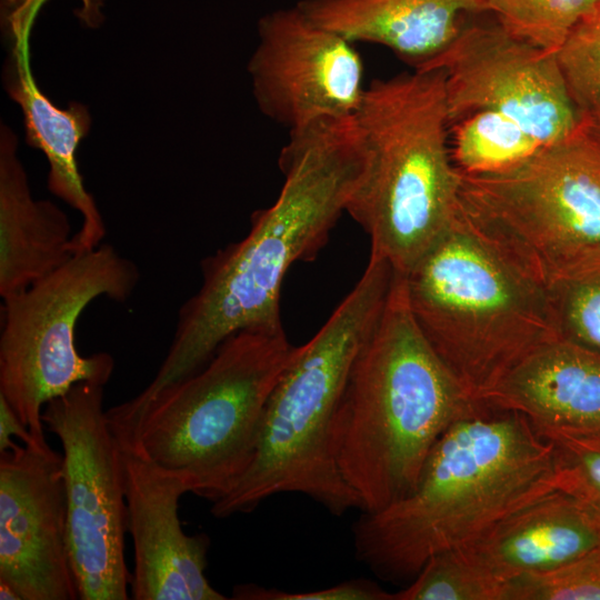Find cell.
I'll return each instance as SVG.
<instances>
[{
	"label": "cell",
	"instance_id": "1",
	"mask_svg": "<svg viewBox=\"0 0 600 600\" xmlns=\"http://www.w3.org/2000/svg\"><path fill=\"white\" fill-rule=\"evenodd\" d=\"M367 161L354 116L289 131L279 154L284 182L278 198L253 213L244 238L202 260L201 287L179 309L167 356L139 400L202 368L237 332L282 327L280 296L288 269L311 260L326 244Z\"/></svg>",
	"mask_w": 600,
	"mask_h": 600
},
{
	"label": "cell",
	"instance_id": "2",
	"mask_svg": "<svg viewBox=\"0 0 600 600\" xmlns=\"http://www.w3.org/2000/svg\"><path fill=\"white\" fill-rule=\"evenodd\" d=\"M557 489L554 443L522 413L471 399L411 493L354 522L356 556L386 581L410 582L432 556L473 542Z\"/></svg>",
	"mask_w": 600,
	"mask_h": 600
},
{
	"label": "cell",
	"instance_id": "3",
	"mask_svg": "<svg viewBox=\"0 0 600 600\" xmlns=\"http://www.w3.org/2000/svg\"><path fill=\"white\" fill-rule=\"evenodd\" d=\"M470 401L419 328L404 277L394 271L331 426L333 458L361 512L411 493L432 448Z\"/></svg>",
	"mask_w": 600,
	"mask_h": 600
},
{
	"label": "cell",
	"instance_id": "4",
	"mask_svg": "<svg viewBox=\"0 0 600 600\" xmlns=\"http://www.w3.org/2000/svg\"><path fill=\"white\" fill-rule=\"evenodd\" d=\"M394 270L370 256L367 268L321 329L296 352L276 383L254 459L234 488L212 502L222 519L248 513L279 493H300L330 513L362 510L331 450V426L352 362L387 301Z\"/></svg>",
	"mask_w": 600,
	"mask_h": 600
},
{
	"label": "cell",
	"instance_id": "5",
	"mask_svg": "<svg viewBox=\"0 0 600 600\" xmlns=\"http://www.w3.org/2000/svg\"><path fill=\"white\" fill-rule=\"evenodd\" d=\"M282 327L228 338L196 372L107 410L160 470L214 502L252 463L269 397L292 359Z\"/></svg>",
	"mask_w": 600,
	"mask_h": 600
},
{
	"label": "cell",
	"instance_id": "6",
	"mask_svg": "<svg viewBox=\"0 0 600 600\" xmlns=\"http://www.w3.org/2000/svg\"><path fill=\"white\" fill-rule=\"evenodd\" d=\"M403 277L419 328L471 399L488 393L530 352L560 337L548 288L462 207Z\"/></svg>",
	"mask_w": 600,
	"mask_h": 600
},
{
	"label": "cell",
	"instance_id": "7",
	"mask_svg": "<svg viewBox=\"0 0 600 600\" xmlns=\"http://www.w3.org/2000/svg\"><path fill=\"white\" fill-rule=\"evenodd\" d=\"M354 117L368 161L346 212L370 237V254L406 276L461 208L444 74L440 69H414L376 79Z\"/></svg>",
	"mask_w": 600,
	"mask_h": 600
},
{
	"label": "cell",
	"instance_id": "8",
	"mask_svg": "<svg viewBox=\"0 0 600 600\" xmlns=\"http://www.w3.org/2000/svg\"><path fill=\"white\" fill-rule=\"evenodd\" d=\"M460 173L464 213L546 288L600 262V150L579 128L507 171Z\"/></svg>",
	"mask_w": 600,
	"mask_h": 600
},
{
	"label": "cell",
	"instance_id": "9",
	"mask_svg": "<svg viewBox=\"0 0 600 600\" xmlns=\"http://www.w3.org/2000/svg\"><path fill=\"white\" fill-rule=\"evenodd\" d=\"M137 264L111 244L74 254L26 290L3 299L0 334V396L38 444H48L42 410L74 384L106 386L111 354L82 356L77 322L96 299L126 301L137 288Z\"/></svg>",
	"mask_w": 600,
	"mask_h": 600
},
{
	"label": "cell",
	"instance_id": "10",
	"mask_svg": "<svg viewBox=\"0 0 600 600\" xmlns=\"http://www.w3.org/2000/svg\"><path fill=\"white\" fill-rule=\"evenodd\" d=\"M103 388L77 383L42 410L46 429L62 447L69 550L81 600L130 598L124 559L127 503Z\"/></svg>",
	"mask_w": 600,
	"mask_h": 600
},
{
	"label": "cell",
	"instance_id": "11",
	"mask_svg": "<svg viewBox=\"0 0 600 600\" xmlns=\"http://www.w3.org/2000/svg\"><path fill=\"white\" fill-rule=\"evenodd\" d=\"M417 69L442 70L449 126L474 112H498L543 147L578 129L557 52L514 37L498 22L463 26L442 52Z\"/></svg>",
	"mask_w": 600,
	"mask_h": 600
},
{
	"label": "cell",
	"instance_id": "12",
	"mask_svg": "<svg viewBox=\"0 0 600 600\" xmlns=\"http://www.w3.org/2000/svg\"><path fill=\"white\" fill-rule=\"evenodd\" d=\"M258 37L248 71L258 108L271 121L292 131L357 113L367 86L352 41L298 4L264 14Z\"/></svg>",
	"mask_w": 600,
	"mask_h": 600
},
{
	"label": "cell",
	"instance_id": "13",
	"mask_svg": "<svg viewBox=\"0 0 600 600\" xmlns=\"http://www.w3.org/2000/svg\"><path fill=\"white\" fill-rule=\"evenodd\" d=\"M0 581L21 600L79 599L62 454L49 444L0 453Z\"/></svg>",
	"mask_w": 600,
	"mask_h": 600
},
{
	"label": "cell",
	"instance_id": "14",
	"mask_svg": "<svg viewBox=\"0 0 600 600\" xmlns=\"http://www.w3.org/2000/svg\"><path fill=\"white\" fill-rule=\"evenodd\" d=\"M110 423V422H109ZM120 452L127 532L134 566L129 578L133 600H226L206 577L210 538L187 534L179 519V500L187 493L160 470L124 430L110 423Z\"/></svg>",
	"mask_w": 600,
	"mask_h": 600
},
{
	"label": "cell",
	"instance_id": "15",
	"mask_svg": "<svg viewBox=\"0 0 600 600\" xmlns=\"http://www.w3.org/2000/svg\"><path fill=\"white\" fill-rule=\"evenodd\" d=\"M2 17L9 47L3 68L4 88L21 107L27 143L41 150L49 162V190L81 213V227L73 234L74 254L92 250L101 244L106 226L84 188L76 156L79 142L90 129L88 108L70 102L68 108L60 109L38 88L30 67L29 47L36 14L4 10Z\"/></svg>",
	"mask_w": 600,
	"mask_h": 600
},
{
	"label": "cell",
	"instance_id": "16",
	"mask_svg": "<svg viewBox=\"0 0 600 600\" xmlns=\"http://www.w3.org/2000/svg\"><path fill=\"white\" fill-rule=\"evenodd\" d=\"M479 398L522 413L546 438L600 432V352L559 337Z\"/></svg>",
	"mask_w": 600,
	"mask_h": 600
},
{
	"label": "cell",
	"instance_id": "17",
	"mask_svg": "<svg viewBox=\"0 0 600 600\" xmlns=\"http://www.w3.org/2000/svg\"><path fill=\"white\" fill-rule=\"evenodd\" d=\"M599 548V523L579 499L557 489L454 550L509 586L517 578L554 570Z\"/></svg>",
	"mask_w": 600,
	"mask_h": 600
},
{
	"label": "cell",
	"instance_id": "18",
	"mask_svg": "<svg viewBox=\"0 0 600 600\" xmlns=\"http://www.w3.org/2000/svg\"><path fill=\"white\" fill-rule=\"evenodd\" d=\"M297 4L318 24L353 43L383 46L414 69L449 46L464 16L486 11L481 0H301Z\"/></svg>",
	"mask_w": 600,
	"mask_h": 600
},
{
	"label": "cell",
	"instance_id": "19",
	"mask_svg": "<svg viewBox=\"0 0 600 600\" xmlns=\"http://www.w3.org/2000/svg\"><path fill=\"white\" fill-rule=\"evenodd\" d=\"M17 137L0 130V296L26 290L73 256L67 214L48 200H34L17 157Z\"/></svg>",
	"mask_w": 600,
	"mask_h": 600
},
{
	"label": "cell",
	"instance_id": "20",
	"mask_svg": "<svg viewBox=\"0 0 600 600\" xmlns=\"http://www.w3.org/2000/svg\"><path fill=\"white\" fill-rule=\"evenodd\" d=\"M454 166L467 174L512 169L544 148L516 121L492 111H479L450 124Z\"/></svg>",
	"mask_w": 600,
	"mask_h": 600
},
{
	"label": "cell",
	"instance_id": "21",
	"mask_svg": "<svg viewBox=\"0 0 600 600\" xmlns=\"http://www.w3.org/2000/svg\"><path fill=\"white\" fill-rule=\"evenodd\" d=\"M507 31L540 49L558 52L573 28L600 0H481Z\"/></svg>",
	"mask_w": 600,
	"mask_h": 600
},
{
	"label": "cell",
	"instance_id": "22",
	"mask_svg": "<svg viewBox=\"0 0 600 600\" xmlns=\"http://www.w3.org/2000/svg\"><path fill=\"white\" fill-rule=\"evenodd\" d=\"M508 583L470 562L459 550L432 556L393 600H507Z\"/></svg>",
	"mask_w": 600,
	"mask_h": 600
},
{
	"label": "cell",
	"instance_id": "23",
	"mask_svg": "<svg viewBox=\"0 0 600 600\" xmlns=\"http://www.w3.org/2000/svg\"><path fill=\"white\" fill-rule=\"evenodd\" d=\"M557 58L577 117L600 112V4L573 28Z\"/></svg>",
	"mask_w": 600,
	"mask_h": 600
},
{
	"label": "cell",
	"instance_id": "24",
	"mask_svg": "<svg viewBox=\"0 0 600 600\" xmlns=\"http://www.w3.org/2000/svg\"><path fill=\"white\" fill-rule=\"evenodd\" d=\"M548 290L560 337L600 352V262Z\"/></svg>",
	"mask_w": 600,
	"mask_h": 600
},
{
	"label": "cell",
	"instance_id": "25",
	"mask_svg": "<svg viewBox=\"0 0 600 600\" xmlns=\"http://www.w3.org/2000/svg\"><path fill=\"white\" fill-rule=\"evenodd\" d=\"M507 600H600V548L554 570L510 581Z\"/></svg>",
	"mask_w": 600,
	"mask_h": 600
},
{
	"label": "cell",
	"instance_id": "26",
	"mask_svg": "<svg viewBox=\"0 0 600 600\" xmlns=\"http://www.w3.org/2000/svg\"><path fill=\"white\" fill-rule=\"evenodd\" d=\"M558 487L579 499L600 526V432L556 434Z\"/></svg>",
	"mask_w": 600,
	"mask_h": 600
},
{
	"label": "cell",
	"instance_id": "27",
	"mask_svg": "<svg viewBox=\"0 0 600 600\" xmlns=\"http://www.w3.org/2000/svg\"><path fill=\"white\" fill-rule=\"evenodd\" d=\"M231 598L237 600H393V593L387 592L372 580L351 579L330 588L306 592H287L257 584H242L233 588Z\"/></svg>",
	"mask_w": 600,
	"mask_h": 600
},
{
	"label": "cell",
	"instance_id": "28",
	"mask_svg": "<svg viewBox=\"0 0 600 600\" xmlns=\"http://www.w3.org/2000/svg\"><path fill=\"white\" fill-rule=\"evenodd\" d=\"M13 437H17L24 444H38L8 401L0 396V453L18 446L13 441Z\"/></svg>",
	"mask_w": 600,
	"mask_h": 600
},
{
	"label": "cell",
	"instance_id": "29",
	"mask_svg": "<svg viewBox=\"0 0 600 600\" xmlns=\"http://www.w3.org/2000/svg\"><path fill=\"white\" fill-rule=\"evenodd\" d=\"M578 128L600 150V112L578 118Z\"/></svg>",
	"mask_w": 600,
	"mask_h": 600
},
{
	"label": "cell",
	"instance_id": "30",
	"mask_svg": "<svg viewBox=\"0 0 600 600\" xmlns=\"http://www.w3.org/2000/svg\"><path fill=\"white\" fill-rule=\"evenodd\" d=\"M0 599L1 600H21L18 591L9 583L0 581Z\"/></svg>",
	"mask_w": 600,
	"mask_h": 600
}]
</instances>
